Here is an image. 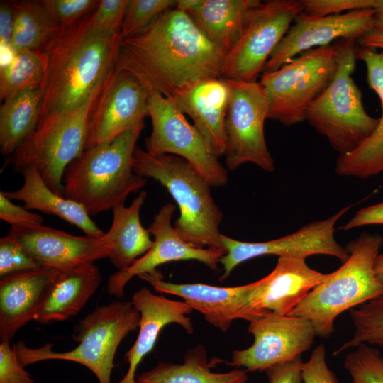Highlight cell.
<instances>
[{
    "label": "cell",
    "instance_id": "cell-1",
    "mask_svg": "<svg viewBox=\"0 0 383 383\" xmlns=\"http://www.w3.org/2000/svg\"><path fill=\"white\" fill-rule=\"evenodd\" d=\"M226 55L174 7L138 35L122 40L116 68L172 101L199 82L221 77Z\"/></svg>",
    "mask_w": 383,
    "mask_h": 383
},
{
    "label": "cell",
    "instance_id": "cell-2",
    "mask_svg": "<svg viewBox=\"0 0 383 383\" xmlns=\"http://www.w3.org/2000/svg\"><path fill=\"white\" fill-rule=\"evenodd\" d=\"M92 12L61 27L42 52L45 74L40 87L39 121L52 113L80 107L106 83L116 68L123 39L120 33L108 34L94 29Z\"/></svg>",
    "mask_w": 383,
    "mask_h": 383
},
{
    "label": "cell",
    "instance_id": "cell-3",
    "mask_svg": "<svg viewBox=\"0 0 383 383\" xmlns=\"http://www.w3.org/2000/svg\"><path fill=\"white\" fill-rule=\"evenodd\" d=\"M144 123L113 140L85 149L65 169L62 196L82 205L89 216L125 204L147 179L133 170V154Z\"/></svg>",
    "mask_w": 383,
    "mask_h": 383
},
{
    "label": "cell",
    "instance_id": "cell-4",
    "mask_svg": "<svg viewBox=\"0 0 383 383\" xmlns=\"http://www.w3.org/2000/svg\"><path fill=\"white\" fill-rule=\"evenodd\" d=\"M382 246L383 237L377 233H363L349 242L345 247L348 258L287 316L307 319L318 336L330 337L339 315L383 295V283L374 270Z\"/></svg>",
    "mask_w": 383,
    "mask_h": 383
},
{
    "label": "cell",
    "instance_id": "cell-5",
    "mask_svg": "<svg viewBox=\"0 0 383 383\" xmlns=\"http://www.w3.org/2000/svg\"><path fill=\"white\" fill-rule=\"evenodd\" d=\"M132 165L135 174L159 182L174 199L179 209L174 227L182 240L226 253L219 231L223 215L211 186L187 161L174 155H151L136 145Z\"/></svg>",
    "mask_w": 383,
    "mask_h": 383
},
{
    "label": "cell",
    "instance_id": "cell-6",
    "mask_svg": "<svg viewBox=\"0 0 383 383\" xmlns=\"http://www.w3.org/2000/svg\"><path fill=\"white\" fill-rule=\"evenodd\" d=\"M140 320V313L131 301H115L96 307L79 322L74 333L79 344L72 350H53L51 343L31 348L23 341L13 348L24 367L44 360L71 361L89 369L99 383H111L117 348L128 333L139 326Z\"/></svg>",
    "mask_w": 383,
    "mask_h": 383
},
{
    "label": "cell",
    "instance_id": "cell-7",
    "mask_svg": "<svg viewBox=\"0 0 383 383\" xmlns=\"http://www.w3.org/2000/svg\"><path fill=\"white\" fill-rule=\"evenodd\" d=\"M355 40L340 42L336 74L305 113V120L340 155L357 148L373 133L379 121L367 113L362 93L352 77L357 60Z\"/></svg>",
    "mask_w": 383,
    "mask_h": 383
},
{
    "label": "cell",
    "instance_id": "cell-8",
    "mask_svg": "<svg viewBox=\"0 0 383 383\" xmlns=\"http://www.w3.org/2000/svg\"><path fill=\"white\" fill-rule=\"evenodd\" d=\"M104 85L77 109L39 121L10 159L13 172L35 165L49 188L62 196L64 172L85 150L89 116Z\"/></svg>",
    "mask_w": 383,
    "mask_h": 383
},
{
    "label": "cell",
    "instance_id": "cell-9",
    "mask_svg": "<svg viewBox=\"0 0 383 383\" xmlns=\"http://www.w3.org/2000/svg\"><path fill=\"white\" fill-rule=\"evenodd\" d=\"M339 43L304 51L279 69L262 73L267 118L285 126L305 120L309 105L329 86L338 67Z\"/></svg>",
    "mask_w": 383,
    "mask_h": 383
},
{
    "label": "cell",
    "instance_id": "cell-10",
    "mask_svg": "<svg viewBox=\"0 0 383 383\" xmlns=\"http://www.w3.org/2000/svg\"><path fill=\"white\" fill-rule=\"evenodd\" d=\"M303 11L301 0L259 1L249 11L238 41L226 56L221 77L257 82L270 56Z\"/></svg>",
    "mask_w": 383,
    "mask_h": 383
},
{
    "label": "cell",
    "instance_id": "cell-11",
    "mask_svg": "<svg viewBox=\"0 0 383 383\" xmlns=\"http://www.w3.org/2000/svg\"><path fill=\"white\" fill-rule=\"evenodd\" d=\"M148 116L152 132L145 139V150L154 155H169L187 161L211 187H223L228 181L227 170L221 165L194 125L170 99L148 89Z\"/></svg>",
    "mask_w": 383,
    "mask_h": 383
},
{
    "label": "cell",
    "instance_id": "cell-12",
    "mask_svg": "<svg viewBox=\"0 0 383 383\" xmlns=\"http://www.w3.org/2000/svg\"><path fill=\"white\" fill-rule=\"evenodd\" d=\"M224 79L229 89L225 121L226 167L234 170L245 163H253L272 172L274 160L264 132L268 104L260 83Z\"/></svg>",
    "mask_w": 383,
    "mask_h": 383
},
{
    "label": "cell",
    "instance_id": "cell-13",
    "mask_svg": "<svg viewBox=\"0 0 383 383\" xmlns=\"http://www.w3.org/2000/svg\"><path fill=\"white\" fill-rule=\"evenodd\" d=\"M346 206L331 216L304 226L298 231L279 238L265 242H245L221 235L226 253L220 263L223 273L220 280L226 279L233 270L245 261L262 255H277L306 259L315 255L335 257L344 262L349 257L345 248L335 239V226L348 212Z\"/></svg>",
    "mask_w": 383,
    "mask_h": 383
},
{
    "label": "cell",
    "instance_id": "cell-14",
    "mask_svg": "<svg viewBox=\"0 0 383 383\" xmlns=\"http://www.w3.org/2000/svg\"><path fill=\"white\" fill-rule=\"evenodd\" d=\"M248 331L254 338L253 343L234 350L228 365L250 372L265 371L295 360L312 347L317 335L309 320L274 313L250 322Z\"/></svg>",
    "mask_w": 383,
    "mask_h": 383
},
{
    "label": "cell",
    "instance_id": "cell-15",
    "mask_svg": "<svg viewBox=\"0 0 383 383\" xmlns=\"http://www.w3.org/2000/svg\"><path fill=\"white\" fill-rule=\"evenodd\" d=\"M149 92L134 75L115 68L91 111L85 149L113 140L144 123Z\"/></svg>",
    "mask_w": 383,
    "mask_h": 383
},
{
    "label": "cell",
    "instance_id": "cell-16",
    "mask_svg": "<svg viewBox=\"0 0 383 383\" xmlns=\"http://www.w3.org/2000/svg\"><path fill=\"white\" fill-rule=\"evenodd\" d=\"M374 14V9L326 16L301 13L270 56L262 73L274 71L300 53L329 45L335 39H360L373 30Z\"/></svg>",
    "mask_w": 383,
    "mask_h": 383
},
{
    "label": "cell",
    "instance_id": "cell-17",
    "mask_svg": "<svg viewBox=\"0 0 383 383\" xmlns=\"http://www.w3.org/2000/svg\"><path fill=\"white\" fill-rule=\"evenodd\" d=\"M43 267L64 271L109 258L113 243L101 238L74 235L43 225L11 226L6 234Z\"/></svg>",
    "mask_w": 383,
    "mask_h": 383
},
{
    "label": "cell",
    "instance_id": "cell-18",
    "mask_svg": "<svg viewBox=\"0 0 383 383\" xmlns=\"http://www.w3.org/2000/svg\"><path fill=\"white\" fill-rule=\"evenodd\" d=\"M176 207L172 203L163 205L155 215L148 230L154 237L152 248L129 267L118 270L110 276L107 283L108 293L117 298L124 294L127 283L135 276L152 273L165 263L180 260H196L211 270H218L224 252L210 248L193 246L181 238L172 225Z\"/></svg>",
    "mask_w": 383,
    "mask_h": 383
},
{
    "label": "cell",
    "instance_id": "cell-19",
    "mask_svg": "<svg viewBox=\"0 0 383 383\" xmlns=\"http://www.w3.org/2000/svg\"><path fill=\"white\" fill-rule=\"evenodd\" d=\"M326 277L305 259L279 257L269 274L251 283L247 297L249 322L271 313L288 315Z\"/></svg>",
    "mask_w": 383,
    "mask_h": 383
},
{
    "label": "cell",
    "instance_id": "cell-20",
    "mask_svg": "<svg viewBox=\"0 0 383 383\" xmlns=\"http://www.w3.org/2000/svg\"><path fill=\"white\" fill-rule=\"evenodd\" d=\"M138 277L149 282L158 292L182 297L192 310L200 312L208 323L223 331H226L235 319L249 321L247 297L251 283L231 287L175 284L164 281L157 271Z\"/></svg>",
    "mask_w": 383,
    "mask_h": 383
},
{
    "label": "cell",
    "instance_id": "cell-21",
    "mask_svg": "<svg viewBox=\"0 0 383 383\" xmlns=\"http://www.w3.org/2000/svg\"><path fill=\"white\" fill-rule=\"evenodd\" d=\"M131 303L140 315L139 332L135 342L125 355L128 363V370L117 383H136L138 366L152 350L165 326L177 323L188 334L194 332L192 318L189 316L192 309L184 301L171 300L163 295L154 294L147 287H142L133 294Z\"/></svg>",
    "mask_w": 383,
    "mask_h": 383
},
{
    "label": "cell",
    "instance_id": "cell-22",
    "mask_svg": "<svg viewBox=\"0 0 383 383\" xmlns=\"http://www.w3.org/2000/svg\"><path fill=\"white\" fill-rule=\"evenodd\" d=\"M59 272L44 267L1 278V341L10 342L19 329L35 319Z\"/></svg>",
    "mask_w": 383,
    "mask_h": 383
},
{
    "label": "cell",
    "instance_id": "cell-23",
    "mask_svg": "<svg viewBox=\"0 0 383 383\" xmlns=\"http://www.w3.org/2000/svg\"><path fill=\"white\" fill-rule=\"evenodd\" d=\"M229 89L223 77L199 82L179 94L172 101L189 115L217 157L224 155L225 121Z\"/></svg>",
    "mask_w": 383,
    "mask_h": 383
},
{
    "label": "cell",
    "instance_id": "cell-24",
    "mask_svg": "<svg viewBox=\"0 0 383 383\" xmlns=\"http://www.w3.org/2000/svg\"><path fill=\"white\" fill-rule=\"evenodd\" d=\"M356 57L365 64L367 83L380 100L382 116L369 137L353 150L340 155L335 172L365 179L383 172V52L362 46L356 50Z\"/></svg>",
    "mask_w": 383,
    "mask_h": 383
},
{
    "label": "cell",
    "instance_id": "cell-25",
    "mask_svg": "<svg viewBox=\"0 0 383 383\" xmlns=\"http://www.w3.org/2000/svg\"><path fill=\"white\" fill-rule=\"evenodd\" d=\"M259 0H177L202 33L226 53L238 41L249 11Z\"/></svg>",
    "mask_w": 383,
    "mask_h": 383
},
{
    "label": "cell",
    "instance_id": "cell-26",
    "mask_svg": "<svg viewBox=\"0 0 383 383\" xmlns=\"http://www.w3.org/2000/svg\"><path fill=\"white\" fill-rule=\"evenodd\" d=\"M101 280L100 271L94 263L60 271L34 321L48 324L77 315L95 293Z\"/></svg>",
    "mask_w": 383,
    "mask_h": 383
},
{
    "label": "cell",
    "instance_id": "cell-27",
    "mask_svg": "<svg viewBox=\"0 0 383 383\" xmlns=\"http://www.w3.org/2000/svg\"><path fill=\"white\" fill-rule=\"evenodd\" d=\"M21 174L23 183L20 189L1 191L6 198L23 201L27 210L56 216L78 227L87 236L101 238L105 235L82 205L51 190L35 165L28 166Z\"/></svg>",
    "mask_w": 383,
    "mask_h": 383
},
{
    "label": "cell",
    "instance_id": "cell-28",
    "mask_svg": "<svg viewBox=\"0 0 383 383\" xmlns=\"http://www.w3.org/2000/svg\"><path fill=\"white\" fill-rule=\"evenodd\" d=\"M146 197L147 193L142 191L130 206L121 204L112 209L113 221L106 235L113 245L109 259L118 270L129 267L153 245L154 240L140 218Z\"/></svg>",
    "mask_w": 383,
    "mask_h": 383
},
{
    "label": "cell",
    "instance_id": "cell-29",
    "mask_svg": "<svg viewBox=\"0 0 383 383\" xmlns=\"http://www.w3.org/2000/svg\"><path fill=\"white\" fill-rule=\"evenodd\" d=\"M219 361L216 358L209 361L204 347L199 345L187 351L182 364L160 362L142 373L136 383H246L245 370L236 367L224 373L211 372Z\"/></svg>",
    "mask_w": 383,
    "mask_h": 383
},
{
    "label": "cell",
    "instance_id": "cell-30",
    "mask_svg": "<svg viewBox=\"0 0 383 383\" xmlns=\"http://www.w3.org/2000/svg\"><path fill=\"white\" fill-rule=\"evenodd\" d=\"M41 88L21 91L4 100L0 109V150L13 155L35 129L40 118Z\"/></svg>",
    "mask_w": 383,
    "mask_h": 383
},
{
    "label": "cell",
    "instance_id": "cell-31",
    "mask_svg": "<svg viewBox=\"0 0 383 383\" xmlns=\"http://www.w3.org/2000/svg\"><path fill=\"white\" fill-rule=\"evenodd\" d=\"M14 30L11 46L42 53L60 32L61 27L52 19L39 1L11 2Z\"/></svg>",
    "mask_w": 383,
    "mask_h": 383
},
{
    "label": "cell",
    "instance_id": "cell-32",
    "mask_svg": "<svg viewBox=\"0 0 383 383\" xmlns=\"http://www.w3.org/2000/svg\"><path fill=\"white\" fill-rule=\"evenodd\" d=\"M45 74L42 53L15 50L11 62L0 67V98L5 100L32 87H41Z\"/></svg>",
    "mask_w": 383,
    "mask_h": 383
},
{
    "label": "cell",
    "instance_id": "cell-33",
    "mask_svg": "<svg viewBox=\"0 0 383 383\" xmlns=\"http://www.w3.org/2000/svg\"><path fill=\"white\" fill-rule=\"evenodd\" d=\"M350 315L355 327L353 335L333 355L361 344L383 348V295L350 309Z\"/></svg>",
    "mask_w": 383,
    "mask_h": 383
},
{
    "label": "cell",
    "instance_id": "cell-34",
    "mask_svg": "<svg viewBox=\"0 0 383 383\" xmlns=\"http://www.w3.org/2000/svg\"><path fill=\"white\" fill-rule=\"evenodd\" d=\"M175 0H129L121 26L123 40L143 31L165 11L175 7Z\"/></svg>",
    "mask_w": 383,
    "mask_h": 383
},
{
    "label": "cell",
    "instance_id": "cell-35",
    "mask_svg": "<svg viewBox=\"0 0 383 383\" xmlns=\"http://www.w3.org/2000/svg\"><path fill=\"white\" fill-rule=\"evenodd\" d=\"M355 348L343 363L353 383H383V356L379 350L367 344Z\"/></svg>",
    "mask_w": 383,
    "mask_h": 383
},
{
    "label": "cell",
    "instance_id": "cell-36",
    "mask_svg": "<svg viewBox=\"0 0 383 383\" xmlns=\"http://www.w3.org/2000/svg\"><path fill=\"white\" fill-rule=\"evenodd\" d=\"M41 267L14 240L6 235L0 239L1 278Z\"/></svg>",
    "mask_w": 383,
    "mask_h": 383
},
{
    "label": "cell",
    "instance_id": "cell-37",
    "mask_svg": "<svg viewBox=\"0 0 383 383\" xmlns=\"http://www.w3.org/2000/svg\"><path fill=\"white\" fill-rule=\"evenodd\" d=\"M52 19L60 26H70L94 11L96 0H41L39 1Z\"/></svg>",
    "mask_w": 383,
    "mask_h": 383
},
{
    "label": "cell",
    "instance_id": "cell-38",
    "mask_svg": "<svg viewBox=\"0 0 383 383\" xmlns=\"http://www.w3.org/2000/svg\"><path fill=\"white\" fill-rule=\"evenodd\" d=\"M129 0H101L92 12V26L96 30L108 33H120L121 26Z\"/></svg>",
    "mask_w": 383,
    "mask_h": 383
},
{
    "label": "cell",
    "instance_id": "cell-39",
    "mask_svg": "<svg viewBox=\"0 0 383 383\" xmlns=\"http://www.w3.org/2000/svg\"><path fill=\"white\" fill-rule=\"evenodd\" d=\"M303 12L313 16L338 15L344 11L374 9L379 0H301Z\"/></svg>",
    "mask_w": 383,
    "mask_h": 383
},
{
    "label": "cell",
    "instance_id": "cell-40",
    "mask_svg": "<svg viewBox=\"0 0 383 383\" xmlns=\"http://www.w3.org/2000/svg\"><path fill=\"white\" fill-rule=\"evenodd\" d=\"M0 383H35L6 341L0 343Z\"/></svg>",
    "mask_w": 383,
    "mask_h": 383
},
{
    "label": "cell",
    "instance_id": "cell-41",
    "mask_svg": "<svg viewBox=\"0 0 383 383\" xmlns=\"http://www.w3.org/2000/svg\"><path fill=\"white\" fill-rule=\"evenodd\" d=\"M302 378L304 383H338L335 374L327 365L323 344L317 345L303 363Z\"/></svg>",
    "mask_w": 383,
    "mask_h": 383
},
{
    "label": "cell",
    "instance_id": "cell-42",
    "mask_svg": "<svg viewBox=\"0 0 383 383\" xmlns=\"http://www.w3.org/2000/svg\"><path fill=\"white\" fill-rule=\"evenodd\" d=\"M0 218L11 226L43 225L44 222L42 216L12 203L1 192H0Z\"/></svg>",
    "mask_w": 383,
    "mask_h": 383
},
{
    "label": "cell",
    "instance_id": "cell-43",
    "mask_svg": "<svg viewBox=\"0 0 383 383\" xmlns=\"http://www.w3.org/2000/svg\"><path fill=\"white\" fill-rule=\"evenodd\" d=\"M303 363L301 356H300L292 361L267 368L265 372L269 383H304Z\"/></svg>",
    "mask_w": 383,
    "mask_h": 383
},
{
    "label": "cell",
    "instance_id": "cell-44",
    "mask_svg": "<svg viewBox=\"0 0 383 383\" xmlns=\"http://www.w3.org/2000/svg\"><path fill=\"white\" fill-rule=\"evenodd\" d=\"M377 224L383 225V201L360 209L340 228L347 231L361 226Z\"/></svg>",
    "mask_w": 383,
    "mask_h": 383
},
{
    "label": "cell",
    "instance_id": "cell-45",
    "mask_svg": "<svg viewBox=\"0 0 383 383\" xmlns=\"http://www.w3.org/2000/svg\"><path fill=\"white\" fill-rule=\"evenodd\" d=\"M14 30V15L11 2L0 4V46H9Z\"/></svg>",
    "mask_w": 383,
    "mask_h": 383
},
{
    "label": "cell",
    "instance_id": "cell-46",
    "mask_svg": "<svg viewBox=\"0 0 383 383\" xmlns=\"http://www.w3.org/2000/svg\"><path fill=\"white\" fill-rule=\"evenodd\" d=\"M359 40L362 47L383 49V33L372 30L362 36Z\"/></svg>",
    "mask_w": 383,
    "mask_h": 383
},
{
    "label": "cell",
    "instance_id": "cell-47",
    "mask_svg": "<svg viewBox=\"0 0 383 383\" xmlns=\"http://www.w3.org/2000/svg\"><path fill=\"white\" fill-rule=\"evenodd\" d=\"M374 11L373 30L383 33V0H379L378 4L374 9Z\"/></svg>",
    "mask_w": 383,
    "mask_h": 383
},
{
    "label": "cell",
    "instance_id": "cell-48",
    "mask_svg": "<svg viewBox=\"0 0 383 383\" xmlns=\"http://www.w3.org/2000/svg\"><path fill=\"white\" fill-rule=\"evenodd\" d=\"M374 270L377 279L383 283V253H379L376 259Z\"/></svg>",
    "mask_w": 383,
    "mask_h": 383
}]
</instances>
